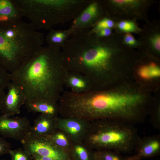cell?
<instances>
[{"instance_id":"cell-1","label":"cell","mask_w":160,"mask_h":160,"mask_svg":"<svg viewBox=\"0 0 160 160\" xmlns=\"http://www.w3.org/2000/svg\"><path fill=\"white\" fill-rule=\"evenodd\" d=\"M61 50L67 71L85 78L91 91L109 88L129 77V70L117 65L113 49L88 29L73 32Z\"/></svg>"},{"instance_id":"cell-2","label":"cell","mask_w":160,"mask_h":160,"mask_svg":"<svg viewBox=\"0 0 160 160\" xmlns=\"http://www.w3.org/2000/svg\"><path fill=\"white\" fill-rule=\"evenodd\" d=\"M150 91L129 80L103 90L76 94L74 105L78 116L85 120H117L134 125L142 123L154 100Z\"/></svg>"},{"instance_id":"cell-3","label":"cell","mask_w":160,"mask_h":160,"mask_svg":"<svg viewBox=\"0 0 160 160\" xmlns=\"http://www.w3.org/2000/svg\"><path fill=\"white\" fill-rule=\"evenodd\" d=\"M68 72L61 49L48 45L41 47L19 68L10 73V79L21 89L26 102L57 103L63 92Z\"/></svg>"},{"instance_id":"cell-4","label":"cell","mask_w":160,"mask_h":160,"mask_svg":"<svg viewBox=\"0 0 160 160\" xmlns=\"http://www.w3.org/2000/svg\"><path fill=\"white\" fill-rule=\"evenodd\" d=\"M23 15L36 30L73 20L89 3L88 0H14Z\"/></svg>"},{"instance_id":"cell-5","label":"cell","mask_w":160,"mask_h":160,"mask_svg":"<svg viewBox=\"0 0 160 160\" xmlns=\"http://www.w3.org/2000/svg\"><path fill=\"white\" fill-rule=\"evenodd\" d=\"M91 148L129 153L135 149L140 137L134 125L110 119L93 121L88 135Z\"/></svg>"},{"instance_id":"cell-6","label":"cell","mask_w":160,"mask_h":160,"mask_svg":"<svg viewBox=\"0 0 160 160\" xmlns=\"http://www.w3.org/2000/svg\"><path fill=\"white\" fill-rule=\"evenodd\" d=\"M20 141L23 149L31 154L37 153L54 160H72L69 152L57 145L47 136L30 132Z\"/></svg>"},{"instance_id":"cell-7","label":"cell","mask_w":160,"mask_h":160,"mask_svg":"<svg viewBox=\"0 0 160 160\" xmlns=\"http://www.w3.org/2000/svg\"><path fill=\"white\" fill-rule=\"evenodd\" d=\"M10 117L0 115V135L20 141L31 132V122L25 117Z\"/></svg>"},{"instance_id":"cell-8","label":"cell","mask_w":160,"mask_h":160,"mask_svg":"<svg viewBox=\"0 0 160 160\" xmlns=\"http://www.w3.org/2000/svg\"><path fill=\"white\" fill-rule=\"evenodd\" d=\"M7 89L1 112L2 114L10 116L20 113L26 99L21 89L14 83L11 81Z\"/></svg>"},{"instance_id":"cell-9","label":"cell","mask_w":160,"mask_h":160,"mask_svg":"<svg viewBox=\"0 0 160 160\" xmlns=\"http://www.w3.org/2000/svg\"><path fill=\"white\" fill-rule=\"evenodd\" d=\"M100 12L98 3L91 1L73 20L69 29L72 33L76 31L89 29L98 18Z\"/></svg>"},{"instance_id":"cell-10","label":"cell","mask_w":160,"mask_h":160,"mask_svg":"<svg viewBox=\"0 0 160 160\" xmlns=\"http://www.w3.org/2000/svg\"><path fill=\"white\" fill-rule=\"evenodd\" d=\"M135 149L136 153L133 156L140 160L159 155L160 153V135L140 138Z\"/></svg>"},{"instance_id":"cell-11","label":"cell","mask_w":160,"mask_h":160,"mask_svg":"<svg viewBox=\"0 0 160 160\" xmlns=\"http://www.w3.org/2000/svg\"><path fill=\"white\" fill-rule=\"evenodd\" d=\"M134 76L137 80L136 82L144 89L146 84L145 88L148 90L147 87L148 84L149 85L150 83L159 81L160 77V68L154 62L143 65L135 71L133 73Z\"/></svg>"},{"instance_id":"cell-12","label":"cell","mask_w":160,"mask_h":160,"mask_svg":"<svg viewBox=\"0 0 160 160\" xmlns=\"http://www.w3.org/2000/svg\"><path fill=\"white\" fill-rule=\"evenodd\" d=\"M57 117L41 114L34 120L30 132L38 136H47L51 135L57 129Z\"/></svg>"},{"instance_id":"cell-13","label":"cell","mask_w":160,"mask_h":160,"mask_svg":"<svg viewBox=\"0 0 160 160\" xmlns=\"http://www.w3.org/2000/svg\"><path fill=\"white\" fill-rule=\"evenodd\" d=\"M22 13L14 0H0V23L22 20Z\"/></svg>"},{"instance_id":"cell-14","label":"cell","mask_w":160,"mask_h":160,"mask_svg":"<svg viewBox=\"0 0 160 160\" xmlns=\"http://www.w3.org/2000/svg\"><path fill=\"white\" fill-rule=\"evenodd\" d=\"M25 108L29 112L39 113L53 117H57L59 113L57 103H54L41 100L26 102Z\"/></svg>"},{"instance_id":"cell-15","label":"cell","mask_w":160,"mask_h":160,"mask_svg":"<svg viewBox=\"0 0 160 160\" xmlns=\"http://www.w3.org/2000/svg\"><path fill=\"white\" fill-rule=\"evenodd\" d=\"M65 86L75 93H81L91 91L89 83L83 76L76 73L68 72L65 79Z\"/></svg>"},{"instance_id":"cell-16","label":"cell","mask_w":160,"mask_h":160,"mask_svg":"<svg viewBox=\"0 0 160 160\" xmlns=\"http://www.w3.org/2000/svg\"><path fill=\"white\" fill-rule=\"evenodd\" d=\"M63 119L57 118L56 128L63 129L68 134L75 137H78L83 133L84 128L81 123L80 119L73 117H65Z\"/></svg>"},{"instance_id":"cell-17","label":"cell","mask_w":160,"mask_h":160,"mask_svg":"<svg viewBox=\"0 0 160 160\" xmlns=\"http://www.w3.org/2000/svg\"><path fill=\"white\" fill-rule=\"evenodd\" d=\"M71 34L69 29L64 31L51 29L46 37V41L48 45L61 49Z\"/></svg>"},{"instance_id":"cell-18","label":"cell","mask_w":160,"mask_h":160,"mask_svg":"<svg viewBox=\"0 0 160 160\" xmlns=\"http://www.w3.org/2000/svg\"><path fill=\"white\" fill-rule=\"evenodd\" d=\"M95 152L89 153L83 147L77 146L73 151L69 152L72 160H92Z\"/></svg>"},{"instance_id":"cell-19","label":"cell","mask_w":160,"mask_h":160,"mask_svg":"<svg viewBox=\"0 0 160 160\" xmlns=\"http://www.w3.org/2000/svg\"><path fill=\"white\" fill-rule=\"evenodd\" d=\"M151 115L150 122L156 129H160V108L159 102L155 101L149 113Z\"/></svg>"},{"instance_id":"cell-20","label":"cell","mask_w":160,"mask_h":160,"mask_svg":"<svg viewBox=\"0 0 160 160\" xmlns=\"http://www.w3.org/2000/svg\"><path fill=\"white\" fill-rule=\"evenodd\" d=\"M10 160H33L31 154L27 151L21 148L12 150L9 152Z\"/></svg>"},{"instance_id":"cell-21","label":"cell","mask_w":160,"mask_h":160,"mask_svg":"<svg viewBox=\"0 0 160 160\" xmlns=\"http://www.w3.org/2000/svg\"><path fill=\"white\" fill-rule=\"evenodd\" d=\"M47 137L55 144L62 148L68 145V140L65 136L57 129L52 134Z\"/></svg>"},{"instance_id":"cell-22","label":"cell","mask_w":160,"mask_h":160,"mask_svg":"<svg viewBox=\"0 0 160 160\" xmlns=\"http://www.w3.org/2000/svg\"><path fill=\"white\" fill-rule=\"evenodd\" d=\"M97 151L103 160H124V157L118 152L107 150Z\"/></svg>"},{"instance_id":"cell-23","label":"cell","mask_w":160,"mask_h":160,"mask_svg":"<svg viewBox=\"0 0 160 160\" xmlns=\"http://www.w3.org/2000/svg\"><path fill=\"white\" fill-rule=\"evenodd\" d=\"M11 82L10 73L0 65V89H7Z\"/></svg>"},{"instance_id":"cell-24","label":"cell","mask_w":160,"mask_h":160,"mask_svg":"<svg viewBox=\"0 0 160 160\" xmlns=\"http://www.w3.org/2000/svg\"><path fill=\"white\" fill-rule=\"evenodd\" d=\"M114 25V23L112 20L108 18L104 17L99 20L96 23L93 29L91 31L95 33L103 29H111Z\"/></svg>"},{"instance_id":"cell-25","label":"cell","mask_w":160,"mask_h":160,"mask_svg":"<svg viewBox=\"0 0 160 160\" xmlns=\"http://www.w3.org/2000/svg\"><path fill=\"white\" fill-rule=\"evenodd\" d=\"M119 28L123 31L130 32L135 31L137 27L133 22L123 20L120 22L118 24Z\"/></svg>"},{"instance_id":"cell-26","label":"cell","mask_w":160,"mask_h":160,"mask_svg":"<svg viewBox=\"0 0 160 160\" xmlns=\"http://www.w3.org/2000/svg\"><path fill=\"white\" fill-rule=\"evenodd\" d=\"M11 148L10 144L0 136V156L9 154Z\"/></svg>"},{"instance_id":"cell-27","label":"cell","mask_w":160,"mask_h":160,"mask_svg":"<svg viewBox=\"0 0 160 160\" xmlns=\"http://www.w3.org/2000/svg\"><path fill=\"white\" fill-rule=\"evenodd\" d=\"M111 2L114 4L123 6H134L138 5L140 1L136 0H113Z\"/></svg>"},{"instance_id":"cell-28","label":"cell","mask_w":160,"mask_h":160,"mask_svg":"<svg viewBox=\"0 0 160 160\" xmlns=\"http://www.w3.org/2000/svg\"><path fill=\"white\" fill-rule=\"evenodd\" d=\"M152 45L154 49L158 52L160 51V35L159 34L154 35L151 40Z\"/></svg>"},{"instance_id":"cell-29","label":"cell","mask_w":160,"mask_h":160,"mask_svg":"<svg viewBox=\"0 0 160 160\" xmlns=\"http://www.w3.org/2000/svg\"><path fill=\"white\" fill-rule=\"evenodd\" d=\"M111 33V28H106L100 30L94 33L98 37L105 38L110 36Z\"/></svg>"},{"instance_id":"cell-30","label":"cell","mask_w":160,"mask_h":160,"mask_svg":"<svg viewBox=\"0 0 160 160\" xmlns=\"http://www.w3.org/2000/svg\"><path fill=\"white\" fill-rule=\"evenodd\" d=\"M124 41L125 43L129 45L134 46L137 44V42L134 37L131 34L128 33L125 36Z\"/></svg>"},{"instance_id":"cell-31","label":"cell","mask_w":160,"mask_h":160,"mask_svg":"<svg viewBox=\"0 0 160 160\" xmlns=\"http://www.w3.org/2000/svg\"><path fill=\"white\" fill-rule=\"evenodd\" d=\"M31 154L33 160H54L50 157L40 155L36 153H33Z\"/></svg>"},{"instance_id":"cell-32","label":"cell","mask_w":160,"mask_h":160,"mask_svg":"<svg viewBox=\"0 0 160 160\" xmlns=\"http://www.w3.org/2000/svg\"><path fill=\"white\" fill-rule=\"evenodd\" d=\"M5 94L4 91L0 89V112H1Z\"/></svg>"},{"instance_id":"cell-33","label":"cell","mask_w":160,"mask_h":160,"mask_svg":"<svg viewBox=\"0 0 160 160\" xmlns=\"http://www.w3.org/2000/svg\"><path fill=\"white\" fill-rule=\"evenodd\" d=\"M92 160H103L100 156L98 151L95 152Z\"/></svg>"},{"instance_id":"cell-34","label":"cell","mask_w":160,"mask_h":160,"mask_svg":"<svg viewBox=\"0 0 160 160\" xmlns=\"http://www.w3.org/2000/svg\"><path fill=\"white\" fill-rule=\"evenodd\" d=\"M124 160H141L134 156L133 155L131 156H127L124 157Z\"/></svg>"},{"instance_id":"cell-35","label":"cell","mask_w":160,"mask_h":160,"mask_svg":"<svg viewBox=\"0 0 160 160\" xmlns=\"http://www.w3.org/2000/svg\"><path fill=\"white\" fill-rule=\"evenodd\" d=\"M1 160H5V159H2Z\"/></svg>"},{"instance_id":"cell-36","label":"cell","mask_w":160,"mask_h":160,"mask_svg":"<svg viewBox=\"0 0 160 160\" xmlns=\"http://www.w3.org/2000/svg\"></svg>"}]
</instances>
